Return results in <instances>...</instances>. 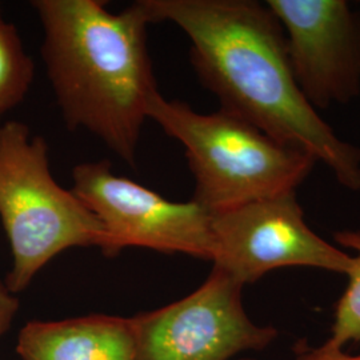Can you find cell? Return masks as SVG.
Listing matches in <instances>:
<instances>
[{
	"label": "cell",
	"instance_id": "cell-9",
	"mask_svg": "<svg viewBox=\"0 0 360 360\" xmlns=\"http://www.w3.org/2000/svg\"><path fill=\"white\" fill-rule=\"evenodd\" d=\"M16 352L22 360H138L132 319L111 315L28 322Z\"/></svg>",
	"mask_w": 360,
	"mask_h": 360
},
{
	"label": "cell",
	"instance_id": "cell-4",
	"mask_svg": "<svg viewBox=\"0 0 360 360\" xmlns=\"http://www.w3.org/2000/svg\"><path fill=\"white\" fill-rule=\"evenodd\" d=\"M0 219L13 252L4 283L15 295L65 250L103 247L99 219L53 179L46 141L15 120L0 126Z\"/></svg>",
	"mask_w": 360,
	"mask_h": 360
},
{
	"label": "cell",
	"instance_id": "cell-10",
	"mask_svg": "<svg viewBox=\"0 0 360 360\" xmlns=\"http://www.w3.org/2000/svg\"><path fill=\"white\" fill-rule=\"evenodd\" d=\"M34 74V60L25 51L18 28L4 20L0 25V126L3 116L26 98Z\"/></svg>",
	"mask_w": 360,
	"mask_h": 360
},
{
	"label": "cell",
	"instance_id": "cell-7",
	"mask_svg": "<svg viewBox=\"0 0 360 360\" xmlns=\"http://www.w3.org/2000/svg\"><path fill=\"white\" fill-rule=\"evenodd\" d=\"M214 267L245 287L271 271L309 267L347 276L352 257L312 231L296 193H282L212 217Z\"/></svg>",
	"mask_w": 360,
	"mask_h": 360
},
{
	"label": "cell",
	"instance_id": "cell-11",
	"mask_svg": "<svg viewBox=\"0 0 360 360\" xmlns=\"http://www.w3.org/2000/svg\"><path fill=\"white\" fill-rule=\"evenodd\" d=\"M334 240L354 252L347 287L335 306L334 323L327 339L336 347L345 348L349 343H360V230L336 231Z\"/></svg>",
	"mask_w": 360,
	"mask_h": 360
},
{
	"label": "cell",
	"instance_id": "cell-3",
	"mask_svg": "<svg viewBox=\"0 0 360 360\" xmlns=\"http://www.w3.org/2000/svg\"><path fill=\"white\" fill-rule=\"evenodd\" d=\"M146 114L184 147L195 179L191 200L212 217L296 193L318 163L238 116L223 110L202 114L190 104L167 101L159 90L150 96Z\"/></svg>",
	"mask_w": 360,
	"mask_h": 360
},
{
	"label": "cell",
	"instance_id": "cell-15",
	"mask_svg": "<svg viewBox=\"0 0 360 360\" xmlns=\"http://www.w3.org/2000/svg\"><path fill=\"white\" fill-rule=\"evenodd\" d=\"M240 360H254V359H240Z\"/></svg>",
	"mask_w": 360,
	"mask_h": 360
},
{
	"label": "cell",
	"instance_id": "cell-1",
	"mask_svg": "<svg viewBox=\"0 0 360 360\" xmlns=\"http://www.w3.org/2000/svg\"><path fill=\"white\" fill-rule=\"evenodd\" d=\"M151 23L171 22L191 41L190 62L220 110L311 155L339 184L360 191V148L342 139L296 83L283 28L255 0H141Z\"/></svg>",
	"mask_w": 360,
	"mask_h": 360
},
{
	"label": "cell",
	"instance_id": "cell-12",
	"mask_svg": "<svg viewBox=\"0 0 360 360\" xmlns=\"http://www.w3.org/2000/svg\"><path fill=\"white\" fill-rule=\"evenodd\" d=\"M295 360H360V355H349L345 348L336 347L328 340L321 346L302 342L296 347Z\"/></svg>",
	"mask_w": 360,
	"mask_h": 360
},
{
	"label": "cell",
	"instance_id": "cell-5",
	"mask_svg": "<svg viewBox=\"0 0 360 360\" xmlns=\"http://www.w3.org/2000/svg\"><path fill=\"white\" fill-rule=\"evenodd\" d=\"M72 179V193L103 226L105 257H115L127 247H143L211 262L212 215L193 200L171 202L116 175L108 160L77 165Z\"/></svg>",
	"mask_w": 360,
	"mask_h": 360
},
{
	"label": "cell",
	"instance_id": "cell-2",
	"mask_svg": "<svg viewBox=\"0 0 360 360\" xmlns=\"http://www.w3.org/2000/svg\"><path fill=\"white\" fill-rule=\"evenodd\" d=\"M101 0H34L41 56L68 129L99 138L131 167L158 91L141 0L110 13Z\"/></svg>",
	"mask_w": 360,
	"mask_h": 360
},
{
	"label": "cell",
	"instance_id": "cell-6",
	"mask_svg": "<svg viewBox=\"0 0 360 360\" xmlns=\"http://www.w3.org/2000/svg\"><path fill=\"white\" fill-rule=\"evenodd\" d=\"M242 294V284L212 267L190 295L132 316L138 360H231L269 347L279 334L250 319Z\"/></svg>",
	"mask_w": 360,
	"mask_h": 360
},
{
	"label": "cell",
	"instance_id": "cell-14",
	"mask_svg": "<svg viewBox=\"0 0 360 360\" xmlns=\"http://www.w3.org/2000/svg\"><path fill=\"white\" fill-rule=\"evenodd\" d=\"M4 22V19H3V15H1V7H0V25Z\"/></svg>",
	"mask_w": 360,
	"mask_h": 360
},
{
	"label": "cell",
	"instance_id": "cell-8",
	"mask_svg": "<svg viewBox=\"0 0 360 360\" xmlns=\"http://www.w3.org/2000/svg\"><path fill=\"white\" fill-rule=\"evenodd\" d=\"M299 89L318 111L360 95V18L345 0H267Z\"/></svg>",
	"mask_w": 360,
	"mask_h": 360
},
{
	"label": "cell",
	"instance_id": "cell-13",
	"mask_svg": "<svg viewBox=\"0 0 360 360\" xmlns=\"http://www.w3.org/2000/svg\"><path fill=\"white\" fill-rule=\"evenodd\" d=\"M19 309V300L4 282L0 281V336L4 334Z\"/></svg>",
	"mask_w": 360,
	"mask_h": 360
}]
</instances>
